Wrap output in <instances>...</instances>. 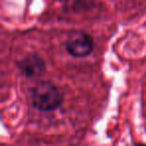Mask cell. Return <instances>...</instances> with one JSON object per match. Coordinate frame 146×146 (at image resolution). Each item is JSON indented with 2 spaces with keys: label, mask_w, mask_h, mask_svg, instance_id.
I'll return each mask as SVG.
<instances>
[{
  "label": "cell",
  "mask_w": 146,
  "mask_h": 146,
  "mask_svg": "<svg viewBox=\"0 0 146 146\" xmlns=\"http://www.w3.org/2000/svg\"><path fill=\"white\" fill-rule=\"evenodd\" d=\"M18 70L28 78H37L46 70V62L41 55L28 53L16 62Z\"/></svg>",
  "instance_id": "cell-3"
},
{
  "label": "cell",
  "mask_w": 146,
  "mask_h": 146,
  "mask_svg": "<svg viewBox=\"0 0 146 146\" xmlns=\"http://www.w3.org/2000/svg\"><path fill=\"white\" fill-rule=\"evenodd\" d=\"M65 49L73 57H87L94 50V40L84 31L73 30L65 40Z\"/></svg>",
  "instance_id": "cell-2"
},
{
  "label": "cell",
  "mask_w": 146,
  "mask_h": 146,
  "mask_svg": "<svg viewBox=\"0 0 146 146\" xmlns=\"http://www.w3.org/2000/svg\"><path fill=\"white\" fill-rule=\"evenodd\" d=\"M132 146H146V144L145 143H136V144H134V145H132Z\"/></svg>",
  "instance_id": "cell-4"
},
{
  "label": "cell",
  "mask_w": 146,
  "mask_h": 146,
  "mask_svg": "<svg viewBox=\"0 0 146 146\" xmlns=\"http://www.w3.org/2000/svg\"><path fill=\"white\" fill-rule=\"evenodd\" d=\"M31 102L35 109L51 112L60 107L63 102V94L53 82L43 80L37 82L32 88Z\"/></svg>",
  "instance_id": "cell-1"
}]
</instances>
